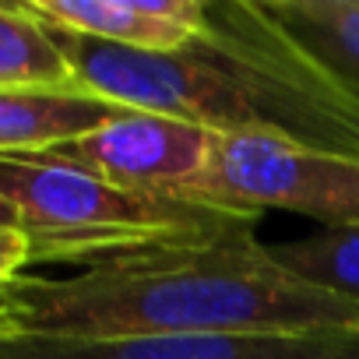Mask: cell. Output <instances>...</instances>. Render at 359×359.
Here are the masks:
<instances>
[{
    "label": "cell",
    "mask_w": 359,
    "mask_h": 359,
    "mask_svg": "<svg viewBox=\"0 0 359 359\" xmlns=\"http://www.w3.org/2000/svg\"><path fill=\"white\" fill-rule=\"evenodd\" d=\"M0 198L29 236L32 264L95 268L158 247H184L257 226L261 215L184 194L127 191L60 162L0 155Z\"/></svg>",
    "instance_id": "3"
},
{
    "label": "cell",
    "mask_w": 359,
    "mask_h": 359,
    "mask_svg": "<svg viewBox=\"0 0 359 359\" xmlns=\"http://www.w3.org/2000/svg\"><path fill=\"white\" fill-rule=\"evenodd\" d=\"M208 151H212V130L191 120L127 109L92 134H81L74 141L22 158L74 165L127 191L180 194L205 169Z\"/></svg>",
    "instance_id": "5"
},
{
    "label": "cell",
    "mask_w": 359,
    "mask_h": 359,
    "mask_svg": "<svg viewBox=\"0 0 359 359\" xmlns=\"http://www.w3.org/2000/svg\"><path fill=\"white\" fill-rule=\"evenodd\" d=\"M0 226H15L18 229V219H15V212H11V205L0 198Z\"/></svg>",
    "instance_id": "14"
},
{
    "label": "cell",
    "mask_w": 359,
    "mask_h": 359,
    "mask_svg": "<svg viewBox=\"0 0 359 359\" xmlns=\"http://www.w3.org/2000/svg\"><path fill=\"white\" fill-rule=\"evenodd\" d=\"M46 29L78 88L123 109L191 120L212 134H275L359 158V95L299 50L261 11V0H205L201 36L172 53Z\"/></svg>",
    "instance_id": "1"
},
{
    "label": "cell",
    "mask_w": 359,
    "mask_h": 359,
    "mask_svg": "<svg viewBox=\"0 0 359 359\" xmlns=\"http://www.w3.org/2000/svg\"><path fill=\"white\" fill-rule=\"evenodd\" d=\"M29 264H32L29 236L15 226H0V289L18 282Z\"/></svg>",
    "instance_id": "12"
},
{
    "label": "cell",
    "mask_w": 359,
    "mask_h": 359,
    "mask_svg": "<svg viewBox=\"0 0 359 359\" xmlns=\"http://www.w3.org/2000/svg\"><path fill=\"white\" fill-rule=\"evenodd\" d=\"M261 11L359 95V0H261Z\"/></svg>",
    "instance_id": "9"
},
{
    "label": "cell",
    "mask_w": 359,
    "mask_h": 359,
    "mask_svg": "<svg viewBox=\"0 0 359 359\" xmlns=\"http://www.w3.org/2000/svg\"><path fill=\"white\" fill-rule=\"evenodd\" d=\"M8 292L15 334L74 341L359 327V303L275 264L257 226L74 275H22Z\"/></svg>",
    "instance_id": "2"
},
{
    "label": "cell",
    "mask_w": 359,
    "mask_h": 359,
    "mask_svg": "<svg viewBox=\"0 0 359 359\" xmlns=\"http://www.w3.org/2000/svg\"><path fill=\"white\" fill-rule=\"evenodd\" d=\"M127 113L85 88H4L0 92V155H32Z\"/></svg>",
    "instance_id": "8"
},
{
    "label": "cell",
    "mask_w": 359,
    "mask_h": 359,
    "mask_svg": "<svg viewBox=\"0 0 359 359\" xmlns=\"http://www.w3.org/2000/svg\"><path fill=\"white\" fill-rule=\"evenodd\" d=\"M268 254L299 282L359 303V226L268 243Z\"/></svg>",
    "instance_id": "11"
},
{
    "label": "cell",
    "mask_w": 359,
    "mask_h": 359,
    "mask_svg": "<svg viewBox=\"0 0 359 359\" xmlns=\"http://www.w3.org/2000/svg\"><path fill=\"white\" fill-rule=\"evenodd\" d=\"M4 334H15V310H11V292L8 285L0 289V338Z\"/></svg>",
    "instance_id": "13"
},
{
    "label": "cell",
    "mask_w": 359,
    "mask_h": 359,
    "mask_svg": "<svg viewBox=\"0 0 359 359\" xmlns=\"http://www.w3.org/2000/svg\"><path fill=\"white\" fill-rule=\"evenodd\" d=\"M180 194L254 215L296 212L324 229H348L359 226V158L275 134H212L205 169Z\"/></svg>",
    "instance_id": "4"
},
{
    "label": "cell",
    "mask_w": 359,
    "mask_h": 359,
    "mask_svg": "<svg viewBox=\"0 0 359 359\" xmlns=\"http://www.w3.org/2000/svg\"><path fill=\"white\" fill-rule=\"evenodd\" d=\"M22 11L43 25L148 53L184 50L205 29V0H22Z\"/></svg>",
    "instance_id": "7"
},
{
    "label": "cell",
    "mask_w": 359,
    "mask_h": 359,
    "mask_svg": "<svg viewBox=\"0 0 359 359\" xmlns=\"http://www.w3.org/2000/svg\"><path fill=\"white\" fill-rule=\"evenodd\" d=\"M0 359H359V327L74 341L4 334Z\"/></svg>",
    "instance_id": "6"
},
{
    "label": "cell",
    "mask_w": 359,
    "mask_h": 359,
    "mask_svg": "<svg viewBox=\"0 0 359 359\" xmlns=\"http://www.w3.org/2000/svg\"><path fill=\"white\" fill-rule=\"evenodd\" d=\"M4 88H78L50 29L25 15L22 4H0V92Z\"/></svg>",
    "instance_id": "10"
}]
</instances>
